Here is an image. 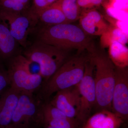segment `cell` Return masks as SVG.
<instances>
[{
    "mask_svg": "<svg viewBox=\"0 0 128 128\" xmlns=\"http://www.w3.org/2000/svg\"><path fill=\"white\" fill-rule=\"evenodd\" d=\"M20 92L10 86L0 95V128H7L10 123Z\"/></svg>",
    "mask_w": 128,
    "mask_h": 128,
    "instance_id": "obj_14",
    "label": "cell"
},
{
    "mask_svg": "<svg viewBox=\"0 0 128 128\" xmlns=\"http://www.w3.org/2000/svg\"><path fill=\"white\" fill-rule=\"evenodd\" d=\"M29 7L15 0H0V8L9 11L24 12L28 10Z\"/></svg>",
    "mask_w": 128,
    "mask_h": 128,
    "instance_id": "obj_21",
    "label": "cell"
},
{
    "mask_svg": "<svg viewBox=\"0 0 128 128\" xmlns=\"http://www.w3.org/2000/svg\"><path fill=\"white\" fill-rule=\"evenodd\" d=\"M109 46L108 55L115 66H128V49L125 45L116 41H112Z\"/></svg>",
    "mask_w": 128,
    "mask_h": 128,
    "instance_id": "obj_17",
    "label": "cell"
},
{
    "mask_svg": "<svg viewBox=\"0 0 128 128\" xmlns=\"http://www.w3.org/2000/svg\"><path fill=\"white\" fill-rule=\"evenodd\" d=\"M32 63L22 54L10 59L5 64L10 86L20 92L36 93L42 86L44 80L38 73L31 70Z\"/></svg>",
    "mask_w": 128,
    "mask_h": 128,
    "instance_id": "obj_5",
    "label": "cell"
},
{
    "mask_svg": "<svg viewBox=\"0 0 128 128\" xmlns=\"http://www.w3.org/2000/svg\"><path fill=\"white\" fill-rule=\"evenodd\" d=\"M61 7L66 18L70 23L80 18V7L77 0H61Z\"/></svg>",
    "mask_w": 128,
    "mask_h": 128,
    "instance_id": "obj_18",
    "label": "cell"
},
{
    "mask_svg": "<svg viewBox=\"0 0 128 128\" xmlns=\"http://www.w3.org/2000/svg\"><path fill=\"white\" fill-rule=\"evenodd\" d=\"M72 51L35 40L23 48L22 54L31 63L38 65L44 84L72 55Z\"/></svg>",
    "mask_w": 128,
    "mask_h": 128,
    "instance_id": "obj_4",
    "label": "cell"
},
{
    "mask_svg": "<svg viewBox=\"0 0 128 128\" xmlns=\"http://www.w3.org/2000/svg\"><path fill=\"white\" fill-rule=\"evenodd\" d=\"M94 65L96 112L112 111V100L115 83L116 66L104 50L96 48L89 52Z\"/></svg>",
    "mask_w": 128,
    "mask_h": 128,
    "instance_id": "obj_3",
    "label": "cell"
},
{
    "mask_svg": "<svg viewBox=\"0 0 128 128\" xmlns=\"http://www.w3.org/2000/svg\"><path fill=\"white\" fill-rule=\"evenodd\" d=\"M102 35L109 36L107 38L108 40L110 39L108 42V45L112 41H116L125 45L128 43V34L117 27L114 28L110 27L108 31ZM108 40L104 44V46H105Z\"/></svg>",
    "mask_w": 128,
    "mask_h": 128,
    "instance_id": "obj_20",
    "label": "cell"
},
{
    "mask_svg": "<svg viewBox=\"0 0 128 128\" xmlns=\"http://www.w3.org/2000/svg\"><path fill=\"white\" fill-rule=\"evenodd\" d=\"M28 10L14 12L0 8V20L7 25L12 35L23 48L28 45V36L36 26Z\"/></svg>",
    "mask_w": 128,
    "mask_h": 128,
    "instance_id": "obj_8",
    "label": "cell"
},
{
    "mask_svg": "<svg viewBox=\"0 0 128 128\" xmlns=\"http://www.w3.org/2000/svg\"><path fill=\"white\" fill-rule=\"evenodd\" d=\"M79 7L87 8L92 7L90 0H77Z\"/></svg>",
    "mask_w": 128,
    "mask_h": 128,
    "instance_id": "obj_23",
    "label": "cell"
},
{
    "mask_svg": "<svg viewBox=\"0 0 128 128\" xmlns=\"http://www.w3.org/2000/svg\"></svg>",
    "mask_w": 128,
    "mask_h": 128,
    "instance_id": "obj_28",
    "label": "cell"
},
{
    "mask_svg": "<svg viewBox=\"0 0 128 128\" xmlns=\"http://www.w3.org/2000/svg\"><path fill=\"white\" fill-rule=\"evenodd\" d=\"M124 123L112 111L103 110L90 116L81 128H120Z\"/></svg>",
    "mask_w": 128,
    "mask_h": 128,
    "instance_id": "obj_15",
    "label": "cell"
},
{
    "mask_svg": "<svg viewBox=\"0 0 128 128\" xmlns=\"http://www.w3.org/2000/svg\"><path fill=\"white\" fill-rule=\"evenodd\" d=\"M23 48L12 35L6 24L0 20V63L4 65L12 57L22 54Z\"/></svg>",
    "mask_w": 128,
    "mask_h": 128,
    "instance_id": "obj_12",
    "label": "cell"
},
{
    "mask_svg": "<svg viewBox=\"0 0 128 128\" xmlns=\"http://www.w3.org/2000/svg\"><path fill=\"white\" fill-rule=\"evenodd\" d=\"M42 101L35 93L21 92L10 123L7 128H41Z\"/></svg>",
    "mask_w": 128,
    "mask_h": 128,
    "instance_id": "obj_6",
    "label": "cell"
},
{
    "mask_svg": "<svg viewBox=\"0 0 128 128\" xmlns=\"http://www.w3.org/2000/svg\"><path fill=\"white\" fill-rule=\"evenodd\" d=\"M58 0H33L32 4L28 12L35 25H36L40 13Z\"/></svg>",
    "mask_w": 128,
    "mask_h": 128,
    "instance_id": "obj_19",
    "label": "cell"
},
{
    "mask_svg": "<svg viewBox=\"0 0 128 128\" xmlns=\"http://www.w3.org/2000/svg\"><path fill=\"white\" fill-rule=\"evenodd\" d=\"M30 34L34 35L35 40L65 50H87L92 52L96 49L90 35L80 26L72 23L37 25Z\"/></svg>",
    "mask_w": 128,
    "mask_h": 128,
    "instance_id": "obj_1",
    "label": "cell"
},
{
    "mask_svg": "<svg viewBox=\"0 0 128 128\" xmlns=\"http://www.w3.org/2000/svg\"><path fill=\"white\" fill-rule=\"evenodd\" d=\"M80 27L90 36H102L108 32L110 26L103 16L96 10H91L80 16Z\"/></svg>",
    "mask_w": 128,
    "mask_h": 128,
    "instance_id": "obj_13",
    "label": "cell"
},
{
    "mask_svg": "<svg viewBox=\"0 0 128 128\" xmlns=\"http://www.w3.org/2000/svg\"><path fill=\"white\" fill-rule=\"evenodd\" d=\"M41 128H53V127H50V126H46V127H44Z\"/></svg>",
    "mask_w": 128,
    "mask_h": 128,
    "instance_id": "obj_27",
    "label": "cell"
},
{
    "mask_svg": "<svg viewBox=\"0 0 128 128\" xmlns=\"http://www.w3.org/2000/svg\"><path fill=\"white\" fill-rule=\"evenodd\" d=\"M89 56L87 50H77L43 84L35 93L37 96L42 102H48L51 96L57 92L78 84L84 76Z\"/></svg>",
    "mask_w": 128,
    "mask_h": 128,
    "instance_id": "obj_2",
    "label": "cell"
},
{
    "mask_svg": "<svg viewBox=\"0 0 128 128\" xmlns=\"http://www.w3.org/2000/svg\"><path fill=\"white\" fill-rule=\"evenodd\" d=\"M78 85L80 106L76 119L81 128L91 116L92 110L96 104L94 65L90 54L85 65L84 76Z\"/></svg>",
    "mask_w": 128,
    "mask_h": 128,
    "instance_id": "obj_7",
    "label": "cell"
},
{
    "mask_svg": "<svg viewBox=\"0 0 128 128\" xmlns=\"http://www.w3.org/2000/svg\"><path fill=\"white\" fill-rule=\"evenodd\" d=\"M49 102L67 117L77 121L80 106L78 84L57 92Z\"/></svg>",
    "mask_w": 128,
    "mask_h": 128,
    "instance_id": "obj_10",
    "label": "cell"
},
{
    "mask_svg": "<svg viewBox=\"0 0 128 128\" xmlns=\"http://www.w3.org/2000/svg\"><path fill=\"white\" fill-rule=\"evenodd\" d=\"M116 27L128 34V27H127V22L118 20L116 23Z\"/></svg>",
    "mask_w": 128,
    "mask_h": 128,
    "instance_id": "obj_24",
    "label": "cell"
},
{
    "mask_svg": "<svg viewBox=\"0 0 128 128\" xmlns=\"http://www.w3.org/2000/svg\"><path fill=\"white\" fill-rule=\"evenodd\" d=\"M17 2L20 3L21 4L29 6V3L31 0H15Z\"/></svg>",
    "mask_w": 128,
    "mask_h": 128,
    "instance_id": "obj_26",
    "label": "cell"
},
{
    "mask_svg": "<svg viewBox=\"0 0 128 128\" xmlns=\"http://www.w3.org/2000/svg\"><path fill=\"white\" fill-rule=\"evenodd\" d=\"M69 23L62 11L61 0H58L41 12L37 25L49 26Z\"/></svg>",
    "mask_w": 128,
    "mask_h": 128,
    "instance_id": "obj_16",
    "label": "cell"
},
{
    "mask_svg": "<svg viewBox=\"0 0 128 128\" xmlns=\"http://www.w3.org/2000/svg\"><path fill=\"white\" fill-rule=\"evenodd\" d=\"M10 86L7 70L4 64L0 63V95Z\"/></svg>",
    "mask_w": 128,
    "mask_h": 128,
    "instance_id": "obj_22",
    "label": "cell"
},
{
    "mask_svg": "<svg viewBox=\"0 0 128 128\" xmlns=\"http://www.w3.org/2000/svg\"><path fill=\"white\" fill-rule=\"evenodd\" d=\"M103 0H90L92 6H98L102 2Z\"/></svg>",
    "mask_w": 128,
    "mask_h": 128,
    "instance_id": "obj_25",
    "label": "cell"
},
{
    "mask_svg": "<svg viewBox=\"0 0 128 128\" xmlns=\"http://www.w3.org/2000/svg\"><path fill=\"white\" fill-rule=\"evenodd\" d=\"M41 110L43 127L50 126L57 128H80L76 120L70 118L50 102H42Z\"/></svg>",
    "mask_w": 128,
    "mask_h": 128,
    "instance_id": "obj_11",
    "label": "cell"
},
{
    "mask_svg": "<svg viewBox=\"0 0 128 128\" xmlns=\"http://www.w3.org/2000/svg\"></svg>",
    "mask_w": 128,
    "mask_h": 128,
    "instance_id": "obj_29",
    "label": "cell"
},
{
    "mask_svg": "<svg viewBox=\"0 0 128 128\" xmlns=\"http://www.w3.org/2000/svg\"><path fill=\"white\" fill-rule=\"evenodd\" d=\"M112 112L124 122L128 118V66H116L115 83L112 100Z\"/></svg>",
    "mask_w": 128,
    "mask_h": 128,
    "instance_id": "obj_9",
    "label": "cell"
}]
</instances>
